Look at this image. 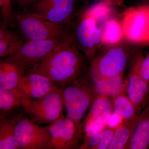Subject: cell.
<instances>
[{
  "mask_svg": "<svg viewBox=\"0 0 149 149\" xmlns=\"http://www.w3.org/2000/svg\"><path fill=\"white\" fill-rule=\"evenodd\" d=\"M89 76L71 85L63 87L62 96L66 117L81 125V121L93 100L98 94L95 84L91 82Z\"/></svg>",
  "mask_w": 149,
  "mask_h": 149,
  "instance_id": "7a4b0ae2",
  "label": "cell"
},
{
  "mask_svg": "<svg viewBox=\"0 0 149 149\" xmlns=\"http://www.w3.org/2000/svg\"><path fill=\"white\" fill-rule=\"evenodd\" d=\"M112 100L106 94L98 93L91 104L81 123L84 139L97 133L108 124L112 114Z\"/></svg>",
  "mask_w": 149,
  "mask_h": 149,
  "instance_id": "30bf717a",
  "label": "cell"
},
{
  "mask_svg": "<svg viewBox=\"0 0 149 149\" xmlns=\"http://www.w3.org/2000/svg\"><path fill=\"white\" fill-rule=\"evenodd\" d=\"M82 130V125L66 116L49 124L45 149H78Z\"/></svg>",
  "mask_w": 149,
  "mask_h": 149,
  "instance_id": "9c48e42d",
  "label": "cell"
},
{
  "mask_svg": "<svg viewBox=\"0 0 149 149\" xmlns=\"http://www.w3.org/2000/svg\"><path fill=\"white\" fill-rule=\"evenodd\" d=\"M107 3H109L110 4L112 5L115 3H118L120 1V0H104Z\"/></svg>",
  "mask_w": 149,
  "mask_h": 149,
  "instance_id": "83f0119b",
  "label": "cell"
},
{
  "mask_svg": "<svg viewBox=\"0 0 149 149\" xmlns=\"http://www.w3.org/2000/svg\"><path fill=\"white\" fill-rule=\"evenodd\" d=\"M74 0H36L30 5V14L68 25L72 18Z\"/></svg>",
  "mask_w": 149,
  "mask_h": 149,
  "instance_id": "8fae6325",
  "label": "cell"
},
{
  "mask_svg": "<svg viewBox=\"0 0 149 149\" xmlns=\"http://www.w3.org/2000/svg\"><path fill=\"white\" fill-rule=\"evenodd\" d=\"M125 89L126 95L141 112L149 100V82L141 77L136 61L128 73Z\"/></svg>",
  "mask_w": 149,
  "mask_h": 149,
  "instance_id": "5bb4252c",
  "label": "cell"
},
{
  "mask_svg": "<svg viewBox=\"0 0 149 149\" xmlns=\"http://www.w3.org/2000/svg\"><path fill=\"white\" fill-rule=\"evenodd\" d=\"M110 45L94 58L91 64V77L95 83L123 75L129 52L120 44Z\"/></svg>",
  "mask_w": 149,
  "mask_h": 149,
  "instance_id": "277c9868",
  "label": "cell"
},
{
  "mask_svg": "<svg viewBox=\"0 0 149 149\" xmlns=\"http://www.w3.org/2000/svg\"><path fill=\"white\" fill-rule=\"evenodd\" d=\"M20 32L27 40H66L74 36L66 25L37 17L29 13L17 16Z\"/></svg>",
  "mask_w": 149,
  "mask_h": 149,
  "instance_id": "5b68a950",
  "label": "cell"
},
{
  "mask_svg": "<svg viewBox=\"0 0 149 149\" xmlns=\"http://www.w3.org/2000/svg\"><path fill=\"white\" fill-rule=\"evenodd\" d=\"M27 115L20 118L15 130L14 139L17 148L45 149L49 136V124H38Z\"/></svg>",
  "mask_w": 149,
  "mask_h": 149,
  "instance_id": "52a82bcc",
  "label": "cell"
},
{
  "mask_svg": "<svg viewBox=\"0 0 149 149\" xmlns=\"http://www.w3.org/2000/svg\"><path fill=\"white\" fill-rule=\"evenodd\" d=\"M57 87L45 75L27 71L15 88L25 98L35 100L42 97Z\"/></svg>",
  "mask_w": 149,
  "mask_h": 149,
  "instance_id": "4fadbf2b",
  "label": "cell"
},
{
  "mask_svg": "<svg viewBox=\"0 0 149 149\" xmlns=\"http://www.w3.org/2000/svg\"><path fill=\"white\" fill-rule=\"evenodd\" d=\"M136 60L139 73L141 77L147 82H149V54L145 57L140 56Z\"/></svg>",
  "mask_w": 149,
  "mask_h": 149,
  "instance_id": "d4e9b609",
  "label": "cell"
},
{
  "mask_svg": "<svg viewBox=\"0 0 149 149\" xmlns=\"http://www.w3.org/2000/svg\"><path fill=\"white\" fill-rule=\"evenodd\" d=\"M36 0H14L18 5L22 7H26L29 6Z\"/></svg>",
  "mask_w": 149,
  "mask_h": 149,
  "instance_id": "4316f807",
  "label": "cell"
},
{
  "mask_svg": "<svg viewBox=\"0 0 149 149\" xmlns=\"http://www.w3.org/2000/svg\"><path fill=\"white\" fill-rule=\"evenodd\" d=\"M1 25L0 28V56L4 57L13 55L24 42L5 27Z\"/></svg>",
  "mask_w": 149,
  "mask_h": 149,
  "instance_id": "7402d4cb",
  "label": "cell"
},
{
  "mask_svg": "<svg viewBox=\"0 0 149 149\" xmlns=\"http://www.w3.org/2000/svg\"><path fill=\"white\" fill-rule=\"evenodd\" d=\"M64 41L65 40L56 39L27 40L22 43L11 56L19 61L26 70H28L33 68Z\"/></svg>",
  "mask_w": 149,
  "mask_h": 149,
  "instance_id": "7c38bea8",
  "label": "cell"
},
{
  "mask_svg": "<svg viewBox=\"0 0 149 149\" xmlns=\"http://www.w3.org/2000/svg\"><path fill=\"white\" fill-rule=\"evenodd\" d=\"M147 6H148V8L149 9V0L148 1V3H147V4H146Z\"/></svg>",
  "mask_w": 149,
  "mask_h": 149,
  "instance_id": "f1b7e54d",
  "label": "cell"
},
{
  "mask_svg": "<svg viewBox=\"0 0 149 149\" xmlns=\"http://www.w3.org/2000/svg\"><path fill=\"white\" fill-rule=\"evenodd\" d=\"M139 114L129 123L123 122L115 127L109 149H126L128 141L139 121Z\"/></svg>",
  "mask_w": 149,
  "mask_h": 149,
  "instance_id": "ffe728a7",
  "label": "cell"
},
{
  "mask_svg": "<svg viewBox=\"0 0 149 149\" xmlns=\"http://www.w3.org/2000/svg\"><path fill=\"white\" fill-rule=\"evenodd\" d=\"M24 98L15 88H0V117L18 111L19 108L22 109Z\"/></svg>",
  "mask_w": 149,
  "mask_h": 149,
  "instance_id": "ac0fdd59",
  "label": "cell"
},
{
  "mask_svg": "<svg viewBox=\"0 0 149 149\" xmlns=\"http://www.w3.org/2000/svg\"><path fill=\"white\" fill-rule=\"evenodd\" d=\"M112 100L113 111L121 118L123 122L129 123L139 114L135 105L123 92L115 95Z\"/></svg>",
  "mask_w": 149,
  "mask_h": 149,
  "instance_id": "d6986e66",
  "label": "cell"
},
{
  "mask_svg": "<svg viewBox=\"0 0 149 149\" xmlns=\"http://www.w3.org/2000/svg\"><path fill=\"white\" fill-rule=\"evenodd\" d=\"M115 128L105 126L93 136L84 139L78 149H106L108 148L114 132Z\"/></svg>",
  "mask_w": 149,
  "mask_h": 149,
  "instance_id": "44dd1931",
  "label": "cell"
},
{
  "mask_svg": "<svg viewBox=\"0 0 149 149\" xmlns=\"http://www.w3.org/2000/svg\"><path fill=\"white\" fill-rule=\"evenodd\" d=\"M149 146V100L139 114V121L126 149H146Z\"/></svg>",
  "mask_w": 149,
  "mask_h": 149,
  "instance_id": "2e32d148",
  "label": "cell"
},
{
  "mask_svg": "<svg viewBox=\"0 0 149 149\" xmlns=\"http://www.w3.org/2000/svg\"><path fill=\"white\" fill-rule=\"evenodd\" d=\"M123 37L121 24L115 19H112L106 22L102 31L101 43L109 46L116 45Z\"/></svg>",
  "mask_w": 149,
  "mask_h": 149,
  "instance_id": "603a6c76",
  "label": "cell"
},
{
  "mask_svg": "<svg viewBox=\"0 0 149 149\" xmlns=\"http://www.w3.org/2000/svg\"><path fill=\"white\" fill-rule=\"evenodd\" d=\"M23 115L17 111L0 117V149H18L15 141V130L17 121Z\"/></svg>",
  "mask_w": 149,
  "mask_h": 149,
  "instance_id": "e0dca14e",
  "label": "cell"
},
{
  "mask_svg": "<svg viewBox=\"0 0 149 149\" xmlns=\"http://www.w3.org/2000/svg\"><path fill=\"white\" fill-rule=\"evenodd\" d=\"M121 24L126 40L137 44H149V9L146 4L127 9Z\"/></svg>",
  "mask_w": 149,
  "mask_h": 149,
  "instance_id": "8992f818",
  "label": "cell"
},
{
  "mask_svg": "<svg viewBox=\"0 0 149 149\" xmlns=\"http://www.w3.org/2000/svg\"><path fill=\"white\" fill-rule=\"evenodd\" d=\"M74 36L63 41L32 69L63 88L81 79L85 68L84 58L77 49Z\"/></svg>",
  "mask_w": 149,
  "mask_h": 149,
  "instance_id": "6da1fadb",
  "label": "cell"
},
{
  "mask_svg": "<svg viewBox=\"0 0 149 149\" xmlns=\"http://www.w3.org/2000/svg\"><path fill=\"white\" fill-rule=\"evenodd\" d=\"M111 5L103 1L95 4L87 9L98 23L106 19L111 13Z\"/></svg>",
  "mask_w": 149,
  "mask_h": 149,
  "instance_id": "cb8c5ba5",
  "label": "cell"
},
{
  "mask_svg": "<svg viewBox=\"0 0 149 149\" xmlns=\"http://www.w3.org/2000/svg\"><path fill=\"white\" fill-rule=\"evenodd\" d=\"M102 31L97 22L86 8L77 21L74 35L77 47L90 59L94 58L101 43Z\"/></svg>",
  "mask_w": 149,
  "mask_h": 149,
  "instance_id": "ba28073f",
  "label": "cell"
},
{
  "mask_svg": "<svg viewBox=\"0 0 149 149\" xmlns=\"http://www.w3.org/2000/svg\"><path fill=\"white\" fill-rule=\"evenodd\" d=\"M0 6L4 24H8L12 17L11 0H0Z\"/></svg>",
  "mask_w": 149,
  "mask_h": 149,
  "instance_id": "484cf974",
  "label": "cell"
},
{
  "mask_svg": "<svg viewBox=\"0 0 149 149\" xmlns=\"http://www.w3.org/2000/svg\"><path fill=\"white\" fill-rule=\"evenodd\" d=\"M0 62V88H15L26 70L23 64L12 56Z\"/></svg>",
  "mask_w": 149,
  "mask_h": 149,
  "instance_id": "9a60e30c",
  "label": "cell"
},
{
  "mask_svg": "<svg viewBox=\"0 0 149 149\" xmlns=\"http://www.w3.org/2000/svg\"><path fill=\"white\" fill-rule=\"evenodd\" d=\"M62 88L57 87L42 97L24 98L22 111L32 120L41 124H52L64 118Z\"/></svg>",
  "mask_w": 149,
  "mask_h": 149,
  "instance_id": "3957f363",
  "label": "cell"
}]
</instances>
